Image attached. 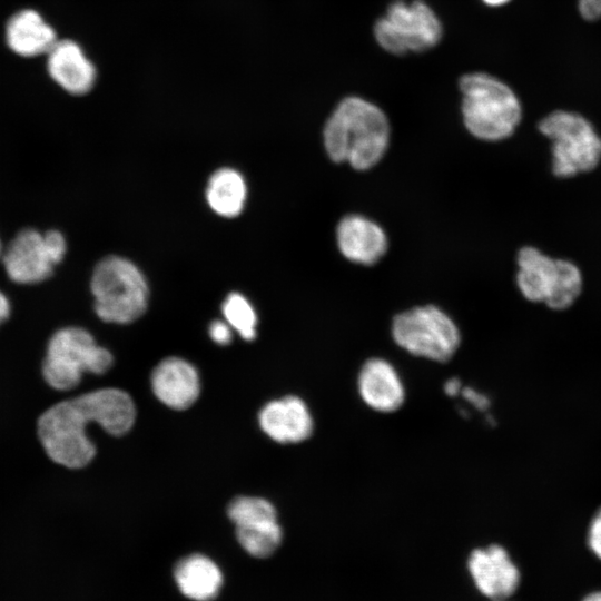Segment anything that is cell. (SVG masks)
<instances>
[{"label": "cell", "mask_w": 601, "mask_h": 601, "mask_svg": "<svg viewBox=\"0 0 601 601\" xmlns=\"http://www.w3.org/2000/svg\"><path fill=\"white\" fill-rule=\"evenodd\" d=\"M462 391L461 382L457 378H450L444 384V392L447 396L454 397Z\"/></svg>", "instance_id": "cell-28"}, {"label": "cell", "mask_w": 601, "mask_h": 601, "mask_svg": "<svg viewBox=\"0 0 601 601\" xmlns=\"http://www.w3.org/2000/svg\"><path fill=\"white\" fill-rule=\"evenodd\" d=\"M206 200L210 209L219 216L233 218L245 206L247 186L239 171L233 168L217 169L208 179Z\"/></svg>", "instance_id": "cell-19"}, {"label": "cell", "mask_w": 601, "mask_h": 601, "mask_svg": "<svg viewBox=\"0 0 601 601\" xmlns=\"http://www.w3.org/2000/svg\"><path fill=\"white\" fill-rule=\"evenodd\" d=\"M57 40L55 29L32 9L18 11L6 26L7 45L22 57L47 55Z\"/></svg>", "instance_id": "cell-18"}, {"label": "cell", "mask_w": 601, "mask_h": 601, "mask_svg": "<svg viewBox=\"0 0 601 601\" xmlns=\"http://www.w3.org/2000/svg\"><path fill=\"white\" fill-rule=\"evenodd\" d=\"M2 254H3V247H2L1 239H0V259L2 258Z\"/></svg>", "instance_id": "cell-31"}, {"label": "cell", "mask_w": 601, "mask_h": 601, "mask_svg": "<svg viewBox=\"0 0 601 601\" xmlns=\"http://www.w3.org/2000/svg\"><path fill=\"white\" fill-rule=\"evenodd\" d=\"M8 278L19 285L48 279L58 265L45 231L27 227L19 230L3 249L1 258Z\"/></svg>", "instance_id": "cell-10"}, {"label": "cell", "mask_w": 601, "mask_h": 601, "mask_svg": "<svg viewBox=\"0 0 601 601\" xmlns=\"http://www.w3.org/2000/svg\"><path fill=\"white\" fill-rule=\"evenodd\" d=\"M483 1L490 6H501V4L506 3L510 0H483Z\"/></svg>", "instance_id": "cell-30"}, {"label": "cell", "mask_w": 601, "mask_h": 601, "mask_svg": "<svg viewBox=\"0 0 601 601\" xmlns=\"http://www.w3.org/2000/svg\"><path fill=\"white\" fill-rule=\"evenodd\" d=\"M374 37L390 53L406 55L433 48L442 37L435 12L422 0L392 2L374 26Z\"/></svg>", "instance_id": "cell-9"}, {"label": "cell", "mask_w": 601, "mask_h": 601, "mask_svg": "<svg viewBox=\"0 0 601 601\" xmlns=\"http://www.w3.org/2000/svg\"><path fill=\"white\" fill-rule=\"evenodd\" d=\"M262 431L280 444H295L307 440L314 421L307 404L298 396H284L268 402L258 414Z\"/></svg>", "instance_id": "cell-12"}, {"label": "cell", "mask_w": 601, "mask_h": 601, "mask_svg": "<svg viewBox=\"0 0 601 601\" xmlns=\"http://www.w3.org/2000/svg\"><path fill=\"white\" fill-rule=\"evenodd\" d=\"M462 115L466 129L476 138L497 141L510 137L518 127L522 109L513 90L484 72H472L459 81Z\"/></svg>", "instance_id": "cell-3"}, {"label": "cell", "mask_w": 601, "mask_h": 601, "mask_svg": "<svg viewBox=\"0 0 601 601\" xmlns=\"http://www.w3.org/2000/svg\"><path fill=\"white\" fill-rule=\"evenodd\" d=\"M461 394L470 404L479 410H485L490 404V400L484 394L471 387L462 388Z\"/></svg>", "instance_id": "cell-26"}, {"label": "cell", "mask_w": 601, "mask_h": 601, "mask_svg": "<svg viewBox=\"0 0 601 601\" xmlns=\"http://www.w3.org/2000/svg\"><path fill=\"white\" fill-rule=\"evenodd\" d=\"M336 238L341 253L358 264L372 265L387 250L384 230L361 215L345 216L337 225Z\"/></svg>", "instance_id": "cell-16"}, {"label": "cell", "mask_w": 601, "mask_h": 601, "mask_svg": "<svg viewBox=\"0 0 601 601\" xmlns=\"http://www.w3.org/2000/svg\"><path fill=\"white\" fill-rule=\"evenodd\" d=\"M578 8L585 20L594 21L601 18V0H579Z\"/></svg>", "instance_id": "cell-25"}, {"label": "cell", "mask_w": 601, "mask_h": 601, "mask_svg": "<svg viewBox=\"0 0 601 601\" xmlns=\"http://www.w3.org/2000/svg\"><path fill=\"white\" fill-rule=\"evenodd\" d=\"M499 601H508V600H499Z\"/></svg>", "instance_id": "cell-32"}, {"label": "cell", "mask_w": 601, "mask_h": 601, "mask_svg": "<svg viewBox=\"0 0 601 601\" xmlns=\"http://www.w3.org/2000/svg\"><path fill=\"white\" fill-rule=\"evenodd\" d=\"M542 135L552 141V171L569 178L593 170L601 160V138L581 115L555 110L538 125Z\"/></svg>", "instance_id": "cell-7"}, {"label": "cell", "mask_w": 601, "mask_h": 601, "mask_svg": "<svg viewBox=\"0 0 601 601\" xmlns=\"http://www.w3.org/2000/svg\"><path fill=\"white\" fill-rule=\"evenodd\" d=\"M173 574L180 593L191 601H214L224 583L218 564L200 553H193L178 560Z\"/></svg>", "instance_id": "cell-17"}, {"label": "cell", "mask_w": 601, "mask_h": 601, "mask_svg": "<svg viewBox=\"0 0 601 601\" xmlns=\"http://www.w3.org/2000/svg\"><path fill=\"white\" fill-rule=\"evenodd\" d=\"M208 332L210 338L219 345H227L231 341V327L226 321H213Z\"/></svg>", "instance_id": "cell-24"}, {"label": "cell", "mask_w": 601, "mask_h": 601, "mask_svg": "<svg viewBox=\"0 0 601 601\" xmlns=\"http://www.w3.org/2000/svg\"><path fill=\"white\" fill-rule=\"evenodd\" d=\"M587 543L593 555L601 561V508L591 520Z\"/></svg>", "instance_id": "cell-23"}, {"label": "cell", "mask_w": 601, "mask_h": 601, "mask_svg": "<svg viewBox=\"0 0 601 601\" xmlns=\"http://www.w3.org/2000/svg\"><path fill=\"white\" fill-rule=\"evenodd\" d=\"M151 387L156 397L174 410L190 407L199 396L197 370L180 357H167L152 371Z\"/></svg>", "instance_id": "cell-15"}, {"label": "cell", "mask_w": 601, "mask_h": 601, "mask_svg": "<svg viewBox=\"0 0 601 601\" xmlns=\"http://www.w3.org/2000/svg\"><path fill=\"white\" fill-rule=\"evenodd\" d=\"M47 69L51 79L73 96L89 92L97 80V69L79 43L57 40L47 53Z\"/></svg>", "instance_id": "cell-13"}, {"label": "cell", "mask_w": 601, "mask_h": 601, "mask_svg": "<svg viewBox=\"0 0 601 601\" xmlns=\"http://www.w3.org/2000/svg\"><path fill=\"white\" fill-rule=\"evenodd\" d=\"M516 263L518 287L530 302L561 311L570 307L581 293V272L570 260L552 258L525 246L519 250Z\"/></svg>", "instance_id": "cell-6"}, {"label": "cell", "mask_w": 601, "mask_h": 601, "mask_svg": "<svg viewBox=\"0 0 601 601\" xmlns=\"http://www.w3.org/2000/svg\"><path fill=\"white\" fill-rule=\"evenodd\" d=\"M227 513L236 528L277 520L275 506L266 499L256 496L235 497Z\"/></svg>", "instance_id": "cell-21"}, {"label": "cell", "mask_w": 601, "mask_h": 601, "mask_svg": "<svg viewBox=\"0 0 601 601\" xmlns=\"http://www.w3.org/2000/svg\"><path fill=\"white\" fill-rule=\"evenodd\" d=\"M357 390L362 401L381 413L395 412L405 401V387L397 370L381 357L370 358L362 365Z\"/></svg>", "instance_id": "cell-14"}, {"label": "cell", "mask_w": 601, "mask_h": 601, "mask_svg": "<svg viewBox=\"0 0 601 601\" xmlns=\"http://www.w3.org/2000/svg\"><path fill=\"white\" fill-rule=\"evenodd\" d=\"M467 570L477 591L491 601L508 600L521 584L520 569L500 544L472 550Z\"/></svg>", "instance_id": "cell-11"}, {"label": "cell", "mask_w": 601, "mask_h": 601, "mask_svg": "<svg viewBox=\"0 0 601 601\" xmlns=\"http://www.w3.org/2000/svg\"><path fill=\"white\" fill-rule=\"evenodd\" d=\"M581 601H601V590H595L587 593Z\"/></svg>", "instance_id": "cell-29"}, {"label": "cell", "mask_w": 601, "mask_h": 601, "mask_svg": "<svg viewBox=\"0 0 601 601\" xmlns=\"http://www.w3.org/2000/svg\"><path fill=\"white\" fill-rule=\"evenodd\" d=\"M221 312L228 325L246 341L256 337L257 315L249 300L239 293L227 295Z\"/></svg>", "instance_id": "cell-22"}, {"label": "cell", "mask_w": 601, "mask_h": 601, "mask_svg": "<svg viewBox=\"0 0 601 601\" xmlns=\"http://www.w3.org/2000/svg\"><path fill=\"white\" fill-rule=\"evenodd\" d=\"M240 546L252 556L265 559L274 554L283 541L278 520L236 528Z\"/></svg>", "instance_id": "cell-20"}, {"label": "cell", "mask_w": 601, "mask_h": 601, "mask_svg": "<svg viewBox=\"0 0 601 601\" xmlns=\"http://www.w3.org/2000/svg\"><path fill=\"white\" fill-rule=\"evenodd\" d=\"M90 290L95 312L104 322L129 324L148 306L145 275L125 257L110 255L98 262L90 278Z\"/></svg>", "instance_id": "cell-4"}, {"label": "cell", "mask_w": 601, "mask_h": 601, "mask_svg": "<svg viewBox=\"0 0 601 601\" xmlns=\"http://www.w3.org/2000/svg\"><path fill=\"white\" fill-rule=\"evenodd\" d=\"M135 418V404L125 391L101 388L50 406L38 418L37 433L45 452L55 463L80 469L96 454L95 444L87 434L90 423L120 436L131 428Z\"/></svg>", "instance_id": "cell-1"}, {"label": "cell", "mask_w": 601, "mask_h": 601, "mask_svg": "<svg viewBox=\"0 0 601 601\" xmlns=\"http://www.w3.org/2000/svg\"><path fill=\"white\" fill-rule=\"evenodd\" d=\"M324 146L335 162H348L357 170L375 166L384 156L390 139L385 114L358 97L343 99L324 127Z\"/></svg>", "instance_id": "cell-2"}, {"label": "cell", "mask_w": 601, "mask_h": 601, "mask_svg": "<svg viewBox=\"0 0 601 601\" xmlns=\"http://www.w3.org/2000/svg\"><path fill=\"white\" fill-rule=\"evenodd\" d=\"M392 337L407 353L434 362L451 359L461 342L455 323L433 305L397 314L392 322Z\"/></svg>", "instance_id": "cell-8"}, {"label": "cell", "mask_w": 601, "mask_h": 601, "mask_svg": "<svg viewBox=\"0 0 601 601\" xmlns=\"http://www.w3.org/2000/svg\"><path fill=\"white\" fill-rule=\"evenodd\" d=\"M11 314V303L6 293L0 289V325L9 318Z\"/></svg>", "instance_id": "cell-27"}, {"label": "cell", "mask_w": 601, "mask_h": 601, "mask_svg": "<svg viewBox=\"0 0 601 601\" xmlns=\"http://www.w3.org/2000/svg\"><path fill=\"white\" fill-rule=\"evenodd\" d=\"M111 353L99 346L85 328L67 326L49 338L42 362L46 383L57 391L75 388L82 374H104L112 366Z\"/></svg>", "instance_id": "cell-5"}]
</instances>
